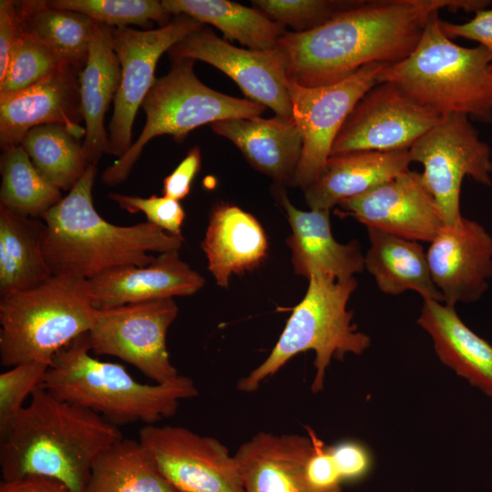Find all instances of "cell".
<instances>
[{
	"mask_svg": "<svg viewBox=\"0 0 492 492\" xmlns=\"http://www.w3.org/2000/svg\"><path fill=\"white\" fill-rule=\"evenodd\" d=\"M308 281L307 292L292 310L278 342L269 356L238 382L240 391H256L294 355L313 350L316 373L311 389L318 393L333 358L341 360L349 353L360 355L370 346V337L352 323L353 312L347 308L357 287L355 278L341 281L313 275Z\"/></svg>",
	"mask_w": 492,
	"mask_h": 492,
	"instance_id": "cell-7",
	"label": "cell"
},
{
	"mask_svg": "<svg viewBox=\"0 0 492 492\" xmlns=\"http://www.w3.org/2000/svg\"><path fill=\"white\" fill-rule=\"evenodd\" d=\"M0 205L24 217L42 216L61 200V190L46 179L21 145L3 150Z\"/></svg>",
	"mask_w": 492,
	"mask_h": 492,
	"instance_id": "cell-33",
	"label": "cell"
},
{
	"mask_svg": "<svg viewBox=\"0 0 492 492\" xmlns=\"http://www.w3.org/2000/svg\"><path fill=\"white\" fill-rule=\"evenodd\" d=\"M313 450L309 432L308 436L259 432L234 455L245 492H321L307 477Z\"/></svg>",
	"mask_w": 492,
	"mask_h": 492,
	"instance_id": "cell-20",
	"label": "cell"
},
{
	"mask_svg": "<svg viewBox=\"0 0 492 492\" xmlns=\"http://www.w3.org/2000/svg\"><path fill=\"white\" fill-rule=\"evenodd\" d=\"M408 149L354 151L330 156L323 173L304 190L311 210H327L409 169Z\"/></svg>",
	"mask_w": 492,
	"mask_h": 492,
	"instance_id": "cell-24",
	"label": "cell"
},
{
	"mask_svg": "<svg viewBox=\"0 0 492 492\" xmlns=\"http://www.w3.org/2000/svg\"><path fill=\"white\" fill-rule=\"evenodd\" d=\"M78 139L64 124H46L29 129L20 145L46 179L69 191L90 165Z\"/></svg>",
	"mask_w": 492,
	"mask_h": 492,
	"instance_id": "cell-32",
	"label": "cell"
},
{
	"mask_svg": "<svg viewBox=\"0 0 492 492\" xmlns=\"http://www.w3.org/2000/svg\"><path fill=\"white\" fill-rule=\"evenodd\" d=\"M369 248L364 254V269L374 277L379 290L390 295L407 291L423 300L443 302L420 242L368 227Z\"/></svg>",
	"mask_w": 492,
	"mask_h": 492,
	"instance_id": "cell-27",
	"label": "cell"
},
{
	"mask_svg": "<svg viewBox=\"0 0 492 492\" xmlns=\"http://www.w3.org/2000/svg\"><path fill=\"white\" fill-rule=\"evenodd\" d=\"M444 33L450 38L463 37L478 43L492 53V9L475 13L472 19L463 24L441 20Z\"/></svg>",
	"mask_w": 492,
	"mask_h": 492,
	"instance_id": "cell-42",
	"label": "cell"
},
{
	"mask_svg": "<svg viewBox=\"0 0 492 492\" xmlns=\"http://www.w3.org/2000/svg\"><path fill=\"white\" fill-rule=\"evenodd\" d=\"M423 301L417 323L431 336L441 362L492 396V344L463 323L455 306Z\"/></svg>",
	"mask_w": 492,
	"mask_h": 492,
	"instance_id": "cell-26",
	"label": "cell"
},
{
	"mask_svg": "<svg viewBox=\"0 0 492 492\" xmlns=\"http://www.w3.org/2000/svg\"><path fill=\"white\" fill-rule=\"evenodd\" d=\"M201 27L202 24L185 15H175L157 29L111 27V41L120 64L121 77L108 125V154L120 158L131 147L133 122L156 79L154 72L160 56Z\"/></svg>",
	"mask_w": 492,
	"mask_h": 492,
	"instance_id": "cell-12",
	"label": "cell"
},
{
	"mask_svg": "<svg viewBox=\"0 0 492 492\" xmlns=\"http://www.w3.org/2000/svg\"><path fill=\"white\" fill-rule=\"evenodd\" d=\"M170 59L190 58L212 65L229 76L247 99L292 117L284 57L278 47L254 50L237 47L203 26L168 51Z\"/></svg>",
	"mask_w": 492,
	"mask_h": 492,
	"instance_id": "cell-15",
	"label": "cell"
},
{
	"mask_svg": "<svg viewBox=\"0 0 492 492\" xmlns=\"http://www.w3.org/2000/svg\"><path fill=\"white\" fill-rule=\"evenodd\" d=\"M487 0L356 1L324 24L286 32L278 49L289 81L307 87L340 82L365 65H393L418 44L431 16L446 9L476 13Z\"/></svg>",
	"mask_w": 492,
	"mask_h": 492,
	"instance_id": "cell-1",
	"label": "cell"
},
{
	"mask_svg": "<svg viewBox=\"0 0 492 492\" xmlns=\"http://www.w3.org/2000/svg\"><path fill=\"white\" fill-rule=\"evenodd\" d=\"M53 8L83 14L95 22L110 27L129 25L147 26L157 22L163 26L170 14L161 1L156 0H52L46 1Z\"/></svg>",
	"mask_w": 492,
	"mask_h": 492,
	"instance_id": "cell-34",
	"label": "cell"
},
{
	"mask_svg": "<svg viewBox=\"0 0 492 492\" xmlns=\"http://www.w3.org/2000/svg\"><path fill=\"white\" fill-rule=\"evenodd\" d=\"M171 62L169 73L155 79L141 104L146 123L140 135L122 157L105 169V184L115 186L125 181L145 145L155 137L171 135L180 142L201 125L258 117L265 110L259 103L225 95L203 84L194 73L195 60Z\"/></svg>",
	"mask_w": 492,
	"mask_h": 492,
	"instance_id": "cell-8",
	"label": "cell"
},
{
	"mask_svg": "<svg viewBox=\"0 0 492 492\" xmlns=\"http://www.w3.org/2000/svg\"><path fill=\"white\" fill-rule=\"evenodd\" d=\"M138 441L179 492H245L238 464L214 437L182 426L145 425Z\"/></svg>",
	"mask_w": 492,
	"mask_h": 492,
	"instance_id": "cell-13",
	"label": "cell"
},
{
	"mask_svg": "<svg viewBox=\"0 0 492 492\" xmlns=\"http://www.w3.org/2000/svg\"><path fill=\"white\" fill-rule=\"evenodd\" d=\"M49 364L31 361L10 367L0 374V436L25 406V401L41 386Z\"/></svg>",
	"mask_w": 492,
	"mask_h": 492,
	"instance_id": "cell-37",
	"label": "cell"
},
{
	"mask_svg": "<svg viewBox=\"0 0 492 492\" xmlns=\"http://www.w3.org/2000/svg\"><path fill=\"white\" fill-rule=\"evenodd\" d=\"M204 282V278L180 259L179 251L159 253L144 266H118L87 280L96 309L189 296L200 290Z\"/></svg>",
	"mask_w": 492,
	"mask_h": 492,
	"instance_id": "cell-19",
	"label": "cell"
},
{
	"mask_svg": "<svg viewBox=\"0 0 492 492\" xmlns=\"http://www.w3.org/2000/svg\"><path fill=\"white\" fill-rule=\"evenodd\" d=\"M201 249L216 283L227 288L232 274L261 264L267 256L268 239L254 216L238 206L221 202L210 212Z\"/></svg>",
	"mask_w": 492,
	"mask_h": 492,
	"instance_id": "cell-23",
	"label": "cell"
},
{
	"mask_svg": "<svg viewBox=\"0 0 492 492\" xmlns=\"http://www.w3.org/2000/svg\"><path fill=\"white\" fill-rule=\"evenodd\" d=\"M46 225L0 205V296L38 286L53 274L44 255Z\"/></svg>",
	"mask_w": 492,
	"mask_h": 492,
	"instance_id": "cell-28",
	"label": "cell"
},
{
	"mask_svg": "<svg viewBox=\"0 0 492 492\" xmlns=\"http://www.w3.org/2000/svg\"><path fill=\"white\" fill-rule=\"evenodd\" d=\"M433 282L443 302L471 303L487 291L492 279V236L476 220L463 217L444 226L426 251Z\"/></svg>",
	"mask_w": 492,
	"mask_h": 492,
	"instance_id": "cell-17",
	"label": "cell"
},
{
	"mask_svg": "<svg viewBox=\"0 0 492 492\" xmlns=\"http://www.w3.org/2000/svg\"><path fill=\"white\" fill-rule=\"evenodd\" d=\"M440 118L395 84L377 83L347 117L330 156L354 151L409 149Z\"/></svg>",
	"mask_w": 492,
	"mask_h": 492,
	"instance_id": "cell-14",
	"label": "cell"
},
{
	"mask_svg": "<svg viewBox=\"0 0 492 492\" xmlns=\"http://www.w3.org/2000/svg\"><path fill=\"white\" fill-rule=\"evenodd\" d=\"M292 234L287 245L292 251L294 272L307 279L324 275L337 280H348L364 270V255L357 241L340 243L333 236L330 210H301L285 195L278 191Z\"/></svg>",
	"mask_w": 492,
	"mask_h": 492,
	"instance_id": "cell-21",
	"label": "cell"
},
{
	"mask_svg": "<svg viewBox=\"0 0 492 492\" xmlns=\"http://www.w3.org/2000/svg\"><path fill=\"white\" fill-rule=\"evenodd\" d=\"M22 33L18 2L0 1V79L3 78L12 50Z\"/></svg>",
	"mask_w": 492,
	"mask_h": 492,
	"instance_id": "cell-43",
	"label": "cell"
},
{
	"mask_svg": "<svg viewBox=\"0 0 492 492\" xmlns=\"http://www.w3.org/2000/svg\"><path fill=\"white\" fill-rule=\"evenodd\" d=\"M82 70L65 66L36 84L16 93L0 96L2 149L20 145L29 129L40 125L64 124L79 138V77Z\"/></svg>",
	"mask_w": 492,
	"mask_h": 492,
	"instance_id": "cell-18",
	"label": "cell"
},
{
	"mask_svg": "<svg viewBox=\"0 0 492 492\" xmlns=\"http://www.w3.org/2000/svg\"><path fill=\"white\" fill-rule=\"evenodd\" d=\"M173 15H185L200 24L220 29L225 38L238 41L249 49L272 50L287 32L285 26L256 8L227 0H164Z\"/></svg>",
	"mask_w": 492,
	"mask_h": 492,
	"instance_id": "cell-29",
	"label": "cell"
},
{
	"mask_svg": "<svg viewBox=\"0 0 492 492\" xmlns=\"http://www.w3.org/2000/svg\"><path fill=\"white\" fill-rule=\"evenodd\" d=\"M121 68L111 41V27L95 22L87 62L80 73V108L85 122L83 149L89 164L108 154L105 115L118 92Z\"/></svg>",
	"mask_w": 492,
	"mask_h": 492,
	"instance_id": "cell-25",
	"label": "cell"
},
{
	"mask_svg": "<svg viewBox=\"0 0 492 492\" xmlns=\"http://www.w3.org/2000/svg\"><path fill=\"white\" fill-rule=\"evenodd\" d=\"M338 205L344 214L366 228H375L418 242H430L445 226L421 173L415 170L407 169Z\"/></svg>",
	"mask_w": 492,
	"mask_h": 492,
	"instance_id": "cell-16",
	"label": "cell"
},
{
	"mask_svg": "<svg viewBox=\"0 0 492 492\" xmlns=\"http://www.w3.org/2000/svg\"><path fill=\"white\" fill-rule=\"evenodd\" d=\"M408 150L411 161L424 168L423 182L446 226H456L463 219L460 193L466 177L485 186L492 185L491 148L465 115L442 116Z\"/></svg>",
	"mask_w": 492,
	"mask_h": 492,
	"instance_id": "cell-9",
	"label": "cell"
},
{
	"mask_svg": "<svg viewBox=\"0 0 492 492\" xmlns=\"http://www.w3.org/2000/svg\"><path fill=\"white\" fill-rule=\"evenodd\" d=\"M356 1L332 0H255L254 8L270 19L294 32L312 30L328 21L341 10L353 5Z\"/></svg>",
	"mask_w": 492,
	"mask_h": 492,
	"instance_id": "cell-36",
	"label": "cell"
},
{
	"mask_svg": "<svg viewBox=\"0 0 492 492\" xmlns=\"http://www.w3.org/2000/svg\"><path fill=\"white\" fill-rule=\"evenodd\" d=\"M85 492H179L138 440L122 438L95 461Z\"/></svg>",
	"mask_w": 492,
	"mask_h": 492,
	"instance_id": "cell-31",
	"label": "cell"
},
{
	"mask_svg": "<svg viewBox=\"0 0 492 492\" xmlns=\"http://www.w3.org/2000/svg\"><path fill=\"white\" fill-rule=\"evenodd\" d=\"M62 67L65 65L46 46L22 30L0 79V96L24 90Z\"/></svg>",
	"mask_w": 492,
	"mask_h": 492,
	"instance_id": "cell-35",
	"label": "cell"
},
{
	"mask_svg": "<svg viewBox=\"0 0 492 492\" xmlns=\"http://www.w3.org/2000/svg\"><path fill=\"white\" fill-rule=\"evenodd\" d=\"M87 280L52 275L34 288L0 296V362L5 367L55 354L95 321Z\"/></svg>",
	"mask_w": 492,
	"mask_h": 492,
	"instance_id": "cell-6",
	"label": "cell"
},
{
	"mask_svg": "<svg viewBox=\"0 0 492 492\" xmlns=\"http://www.w3.org/2000/svg\"><path fill=\"white\" fill-rule=\"evenodd\" d=\"M22 30L46 46L65 66L82 70L88 56L95 21L46 1L18 2Z\"/></svg>",
	"mask_w": 492,
	"mask_h": 492,
	"instance_id": "cell-30",
	"label": "cell"
},
{
	"mask_svg": "<svg viewBox=\"0 0 492 492\" xmlns=\"http://www.w3.org/2000/svg\"><path fill=\"white\" fill-rule=\"evenodd\" d=\"M390 82L440 117L461 114L492 121V53L456 44L443 31L439 13L427 22L412 53L386 65L377 83Z\"/></svg>",
	"mask_w": 492,
	"mask_h": 492,
	"instance_id": "cell-5",
	"label": "cell"
},
{
	"mask_svg": "<svg viewBox=\"0 0 492 492\" xmlns=\"http://www.w3.org/2000/svg\"><path fill=\"white\" fill-rule=\"evenodd\" d=\"M0 492H75L63 482L43 476H26L0 483Z\"/></svg>",
	"mask_w": 492,
	"mask_h": 492,
	"instance_id": "cell-44",
	"label": "cell"
},
{
	"mask_svg": "<svg viewBox=\"0 0 492 492\" xmlns=\"http://www.w3.org/2000/svg\"><path fill=\"white\" fill-rule=\"evenodd\" d=\"M88 332L57 352L41 386L60 400L89 409L118 426L142 422L155 425L173 416L179 402L196 396L192 379L179 375L164 383L136 381L119 364L90 353Z\"/></svg>",
	"mask_w": 492,
	"mask_h": 492,
	"instance_id": "cell-4",
	"label": "cell"
},
{
	"mask_svg": "<svg viewBox=\"0 0 492 492\" xmlns=\"http://www.w3.org/2000/svg\"><path fill=\"white\" fill-rule=\"evenodd\" d=\"M201 155L199 147L190 149L177 168L163 179V196L180 200L190 190L191 182L200 169Z\"/></svg>",
	"mask_w": 492,
	"mask_h": 492,
	"instance_id": "cell-41",
	"label": "cell"
},
{
	"mask_svg": "<svg viewBox=\"0 0 492 492\" xmlns=\"http://www.w3.org/2000/svg\"><path fill=\"white\" fill-rule=\"evenodd\" d=\"M108 198L130 213L143 212L149 222L168 231L169 234L183 238L181 226L185 211L179 200L165 196L152 195L142 198L116 192H110Z\"/></svg>",
	"mask_w": 492,
	"mask_h": 492,
	"instance_id": "cell-38",
	"label": "cell"
},
{
	"mask_svg": "<svg viewBox=\"0 0 492 492\" xmlns=\"http://www.w3.org/2000/svg\"><path fill=\"white\" fill-rule=\"evenodd\" d=\"M96 175L97 167L90 164L68 194L41 218L44 255L53 275L87 280L118 266L147 265L155 259L150 251L181 248L184 238L149 221L119 226L104 220L93 203Z\"/></svg>",
	"mask_w": 492,
	"mask_h": 492,
	"instance_id": "cell-3",
	"label": "cell"
},
{
	"mask_svg": "<svg viewBox=\"0 0 492 492\" xmlns=\"http://www.w3.org/2000/svg\"><path fill=\"white\" fill-rule=\"evenodd\" d=\"M122 438L102 415L39 386L0 436L2 480L43 476L85 492L95 461Z\"/></svg>",
	"mask_w": 492,
	"mask_h": 492,
	"instance_id": "cell-2",
	"label": "cell"
},
{
	"mask_svg": "<svg viewBox=\"0 0 492 492\" xmlns=\"http://www.w3.org/2000/svg\"><path fill=\"white\" fill-rule=\"evenodd\" d=\"M386 66L371 63L333 85L307 87L288 82L294 118L302 135V154L292 186L303 190L323 173L333 144L363 96L377 84Z\"/></svg>",
	"mask_w": 492,
	"mask_h": 492,
	"instance_id": "cell-11",
	"label": "cell"
},
{
	"mask_svg": "<svg viewBox=\"0 0 492 492\" xmlns=\"http://www.w3.org/2000/svg\"><path fill=\"white\" fill-rule=\"evenodd\" d=\"M313 450L307 463V477L312 486L321 492H342V479L337 472L329 446L311 429Z\"/></svg>",
	"mask_w": 492,
	"mask_h": 492,
	"instance_id": "cell-40",
	"label": "cell"
},
{
	"mask_svg": "<svg viewBox=\"0 0 492 492\" xmlns=\"http://www.w3.org/2000/svg\"><path fill=\"white\" fill-rule=\"evenodd\" d=\"M337 472L343 482L364 477L372 468L373 458L368 448L354 440L329 446Z\"/></svg>",
	"mask_w": 492,
	"mask_h": 492,
	"instance_id": "cell-39",
	"label": "cell"
},
{
	"mask_svg": "<svg viewBox=\"0 0 492 492\" xmlns=\"http://www.w3.org/2000/svg\"><path fill=\"white\" fill-rule=\"evenodd\" d=\"M178 313L173 298L97 309L88 331L90 350L120 358L156 384L169 382L179 375L166 344Z\"/></svg>",
	"mask_w": 492,
	"mask_h": 492,
	"instance_id": "cell-10",
	"label": "cell"
},
{
	"mask_svg": "<svg viewBox=\"0 0 492 492\" xmlns=\"http://www.w3.org/2000/svg\"><path fill=\"white\" fill-rule=\"evenodd\" d=\"M211 128L231 140L256 169L292 186L302 148L292 117L230 118L211 124Z\"/></svg>",
	"mask_w": 492,
	"mask_h": 492,
	"instance_id": "cell-22",
	"label": "cell"
}]
</instances>
